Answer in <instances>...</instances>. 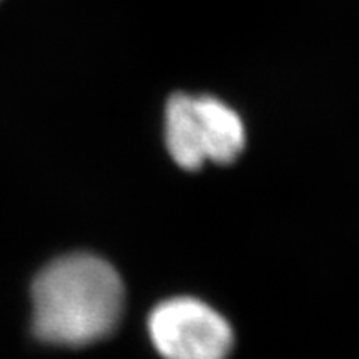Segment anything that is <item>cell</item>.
I'll return each instance as SVG.
<instances>
[{
    "label": "cell",
    "mask_w": 359,
    "mask_h": 359,
    "mask_svg": "<svg viewBox=\"0 0 359 359\" xmlns=\"http://www.w3.org/2000/svg\"><path fill=\"white\" fill-rule=\"evenodd\" d=\"M147 330L165 359H227L231 325L217 310L193 297L167 299L149 316Z\"/></svg>",
    "instance_id": "3"
},
{
    "label": "cell",
    "mask_w": 359,
    "mask_h": 359,
    "mask_svg": "<svg viewBox=\"0 0 359 359\" xmlns=\"http://www.w3.org/2000/svg\"><path fill=\"white\" fill-rule=\"evenodd\" d=\"M125 288L118 271L100 257L74 253L53 260L32 286V330L48 345H92L119 325Z\"/></svg>",
    "instance_id": "1"
},
{
    "label": "cell",
    "mask_w": 359,
    "mask_h": 359,
    "mask_svg": "<svg viewBox=\"0 0 359 359\" xmlns=\"http://www.w3.org/2000/svg\"><path fill=\"white\" fill-rule=\"evenodd\" d=\"M165 143L180 167L196 170L205 163H231L246 145L241 116L209 95L175 94L165 109Z\"/></svg>",
    "instance_id": "2"
}]
</instances>
